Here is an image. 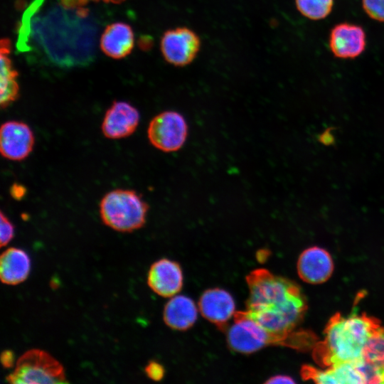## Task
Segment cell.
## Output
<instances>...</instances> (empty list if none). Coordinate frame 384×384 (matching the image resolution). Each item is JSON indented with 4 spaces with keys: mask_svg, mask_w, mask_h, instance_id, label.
<instances>
[{
    "mask_svg": "<svg viewBox=\"0 0 384 384\" xmlns=\"http://www.w3.org/2000/svg\"><path fill=\"white\" fill-rule=\"evenodd\" d=\"M134 43L132 28L122 22L108 25L102 33L100 46L105 54L114 59L128 55Z\"/></svg>",
    "mask_w": 384,
    "mask_h": 384,
    "instance_id": "cell-17",
    "label": "cell"
},
{
    "mask_svg": "<svg viewBox=\"0 0 384 384\" xmlns=\"http://www.w3.org/2000/svg\"><path fill=\"white\" fill-rule=\"evenodd\" d=\"M198 307L202 316L221 330L235 314V304L231 294L222 289L206 290L201 296Z\"/></svg>",
    "mask_w": 384,
    "mask_h": 384,
    "instance_id": "cell-12",
    "label": "cell"
},
{
    "mask_svg": "<svg viewBox=\"0 0 384 384\" xmlns=\"http://www.w3.org/2000/svg\"><path fill=\"white\" fill-rule=\"evenodd\" d=\"M334 264L327 251L312 247L300 255L297 262L299 277L306 282L320 284L326 281L331 275Z\"/></svg>",
    "mask_w": 384,
    "mask_h": 384,
    "instance_id": "cell-15",
    "label": "cell"
},
{
    "mask_svg": "<svg viewBox=\"0 0 384 384\" xmlns=\"http://www.w3.org/2000/svg\"><path fill=\"white\" fill-rule=\"evenodd\" d=\"M378 323L365 315L334 316L327 325L324 340L314 350L315 359L324 366L358 363Z\"/></svg>",
    "mask_w": 384,
    "mask_h": 384,
    "instance_id": "cell-3",
    "label": "cell"
},
{
    "mask_svg": "<svg viewBox=\"0 0 384 384\" xmlns=\"http://www.w3.org/2000/svg\"><path fill=\"white\" fill-rule=\"evenodd\" d=\"M31 270V260L23 250L6 249L0 257V277L2 283L16 285L24 282Z\"/></svg>",
    "mask_w": 384,
    "mask_h": 384,
    "instance_id": "cell-18",
    "label": "cell"
},
{
    "mask_svg": "<svg viewBox=\"0 0 384 384\" xmlns=\"http://www.w3.org/2000/svg\"><path fill=\"white\" fill-rule=\"evenodd\" d=\"M147 282L149 287L163 297H172L183 286V273L176 262L163 258L151 266Z\"/></svg>",
    "mask_w": 384,
    "mask_h": 384,
    "instance_id": "cell-13",
    "label": "cell"
},
{
    "mask_svg": "<svg viewBox=\"0 0 384 384\" xmlns=\"http://www.w3.org/2000/svg\"><path fill=\"white\" fill-rule=\"evenodd\" d=\"M362 5L371 18L384 22V0H362Z\"/></svg>",
    "mask_w": 384,
    "mask_h": 384,
    "instance_id": "cell-22",
    "label": "cell"
},
{
    "mask_svg": "<svg viewBox=\"0 0 384 384\" xmlns=\"http://www.w3.org/2000/svg\"><path fill=\"white\" fill-rule=\"evenodd\" d=\"M26 190L20 185H13L11 188V195L16 199H19L24 196Z\"/></svg>",
    "mask_w": 384,
    "mask_h": 384,
    "instance_id": "cell-28",
    "label": "cell"
},
{
    "mask_svg": "<svg viewBox=\"0 0 384 384\" xmlns=\"http://www.w3.org/2000/svg\"><path fill=\"white\" fill-rule=\"evenodd\" d=\"M302 376L318 383L347 384L366 383L356 363H342L319 370L306 366L302 369Z\"/></svg>",
    "mask_w": 384,
    "mask_h": 384,
    "instance_id": "cell-16",
    "label": "cell"
},
{
    "mask_svg": "<svg viewBox=\"0 0 384 384\" xmlns=\"http://www.w3.org/2000/svg\"><path fill=\"white\" fill-rule=\"evenodd\" d=\"M188 135L185 118L175 111H165L156 115L150 122L147 136L156 149L172 152L180 149Z\"/></svg>",
    "mask_w": 384,
    "mask_h": 384,
    "instance_id": "cell-7",
    "label": "cell"
},
{
    "mask_svg": "<svg viewBox=\"0 0 384 384\" xmlns=\"http://www.w3.org/2000/svg\"><path fill=\"white\" fill-rule=\"evenodd\" d=\"M298 11L311 20H321L331 11L334 0H295Z\"/></svg>",
    "mask_w": 384,
    "mask_h": 384,
    "instance_id": "cell-21",
    "label": "cell"
},
{
    "mask_svg": "<svg viewBox=\"0 0 384 384\" xmlns=\"http://www.w3.org/2000/svg\"><path fill=\"white\" fill-rule=\"evenodd\" d=\"M201 47L198 35L186 27L166 31L161 40V50L164 59L175 66L191 63Z\"/></svg>",
    "mask_w": 384,
    "mask_h": 384,
    "instance_id": "cell-8",
    "label": "cell"
},
{
    "mask_svg": "<svg viewBox=\"0 0 384 384\" xmlns=\"http://www.w3.org/2000/svg\"><path fill=\"white\" fill-rule=\"evenodd\" d=\"M11 383H66L64 368L46 351L31 349L17 361L14 371L6 377Z\"/></svg>",
    "mask_w": 384,
    "mask_h": 384,
    "instance_id": "cell-5",
    "label": "cell"
},
{
    "mask_svg": "<svg viewBox=\"0 0 384 384\" xmlns=\"http://www.w3.org/2000/svg\"><path fill=\"white\" fill-rule=\"evenodd\" d=\"M198 309L194 302L184 295L174 296L166 303L163 314L164 321L170 328L184 331L196 322Z\"/></svg>",
    "mask_w": 384,
    "mask_h": 384,
    "instance_id": "cell-19",
    "label": "cell"
},
{
    "mask_svg": "<svg viewBox=\"0 0 384 384\" xmlns=\"http://www.w3.org/2000/svg\"><path fill=\"white\" fill-rule=\"evenodd\" d=\"M266 383H294V380L289 376L277 375L267 380Z\"/></svg>",
    "mask_w": 384,
    "mask_h": 384,
    "instance_id": "cell-27",
    "label": "cell"
},
{
    "mask_svg": "<svg viewBox=\"0 0 384 384\" xmlns=\"http://www.w3.org/2000/svg\"><path fill=\"white\" fill-rule=\"evenodd\" d=\"M1 363L4 368H11L13 366L14 356L11 351H3L1 357Z\"/></svg>",
    "mask_w": 384,
    "mask_h": 384,
    "instance_id": "cell-26",
    "label": "cell"
},
{
    "mask_svg": "<svg viewBox=\"0 0 384 384\" xmlns=\"http://www.w3.org/2000/svg\"><path fill=\"white\" fill-rule=\"evenodd\" d=\"M34 142L33 133L27 124L11 120L1 124L0 151L3 157L11 161H22L32 151Z\"/></svg>",
    "mask_w": 384,
    "mask_h": 384,
    "instance_id": "cell-9",
    "label": "cell"
},
{
    "mask_svg": "<svg viewBox=\"0 0 384 384\" xmlns=\"http://www.w3.org/2000/svg\"><path fill=\"white\" fill-rule=\"evenodd\" d=\"M149 206L135 191L114 189L107 193L100 203L102 222L123 233L141 228L146 222Z\"/></svg>",
    "mask_w": 384,
    "mask_h": 384,
    "instance_id": "cell-4",
    "label": "cell"
},
{
    "mask_svg": "<svg viewBox=\"0 0 384 384\" xmlns=\"http://www.w3.org/2000/svg\"><path fill=\"white\" fill-rule=\"evenodd\" d=\"M139 111L131 104L114 101L106 111L102 123L104 136L119 139L132 134L139 123Z\"/></svg>",
    "mask_w": 384,
    "mask_h": 384,
    "instance_id": "cell-10",
    "label": "cell"
},
{
    "mask_svg": "<svg viewBox=\"0 0 384 384\" xmlns=\"http://www.w3.org/2000/svg\"><path fill=\"white\" fill-rule=\"evenodd\" d=\"M145 373L151 380L159 381L164 375V368L159 363L150 361L145 368Z\"/></svg>",
    "mask_w": 384,
    "mask_h": 384,
    "instance_id": "cell-24",
    "label": "cell"
},
{
    "mask_svg": "<svg viewBox=\"0 0 384 384\" xmlns=\"http://www.w3.org/2000/svg\"><path fill=\"white\" fill-rule=\"evenodd\" d=\"M102 1L105 3L119 4L124 0H60V4L67 8H79L83 7L89 1Z\"/></svg>",
    "mask_w": 384,
    "mask_h": 384,
    "instance_id": "cell-25",
    "label": "cell"
},
{
    "mask_svg": "<svg viewBox=\"0 0 384 384\" xmlns=\"http://www.w3.org/2000/svg\"><path fill=\"white\" fill-rule=\"evenodd\" d=\"M234 316V323L227 331L228 344L234 351L249 354L269 345L287 344L284 338L267 330L246 311Z\"/></svg>",
    "mask_w": 384,
    "mask_h": 384,
    "instance_id": "cell-6",
    "label": "cell"
},
{
    "mask_svg": "<svg viewBox=\"0 0 384 384\" xmlns=\"http://www.w3.org/2000/svg\"><path fill=\"white\" fill-rule=\"evenodd\" d=\"M1 247L6 246L13 238L14 235V227L9 218L1 212Z\"/></svg>",
    "mask_w": 384,
    "mask_h": 384,
    "instance_id": "cell-23",
    "label": "cell"
},
{
    "mask_svg": "<svg viewBox=\"0 0 384 384\" xmlns=\"http://www.w3.org/2000/svg\"><path fill=\"white\" fill-rule=\"evenodd\" d=\"M366 45V33L359 26L341 23L331 31L329 47L336 58L347 59L358 57L364 51Z\"/></svg>",
    "mask_w": 384,
    "mask_h": 384,
    "instance_id": "cell-11",
    "label": "cell"
},
{
    "mask_svg": "<svg viewBox=\"0 0 384 384\" xmlns=\"http://www.w3.org/2000/svg\"><path fill=\"white\" fill-rule=\"evenodd\" d=\"M356 364L366 383H384V327L375 329Z\"/></svg>",
    "mask_w": 384,
    "mask_h": 384,
    "instance_id": "cell-14",
    "label": "cell"
},
{
    "mask_svg": "<svg viewBox=\"0 0 384 384\" xmlns=\"http://www.w3.org/2000/svg\"><path fill=\"white\" fill-rule=\"evenodd\" d=\"M30 29L36 44L58 66L85 65L94 58L97 27L83 7L55 6L31 21Z\"/></svg>",
    "mask_w": 384,
    "mask_h": 384,
    "instance_id": "cell-1",
    "label": "cell"
},
{
    "mask_svg": "<svg viewBox=\"0 0 384 384\" xmlns=\"http://www.w3.org/2000/svg\"><path fill=\"white\" fill-rule=\"evenodd\" d=\"M249 297L247 313L269 331L284 338L293 345V329L302 320L305 301L299 287L286 278L263 268L247 277Z\"/></svg>",
    "mask_w": 384,
    "mask_h": 384,
    "instance_id": "cell-2",
    "label": "cell"
},
{
    "mask_svg": "<svg viewBox=\"0 0 384 384\" xmlns=\"http://www.w3.org/2000/svg\"><path fill=\"white\" fill-rule=\"evenodd\" d=\"M11 48L10 40L9 38H2L0 51V105L2 108L7 107L14 102L19 94V87L16 80L18 72L14 69L12 61L9 58Z\"/></svg>",
    "mask_w": 384,
    "mask_h": 384,
    "instance_id": "cell-20",
    "label": "cell"
}]
</instances>
